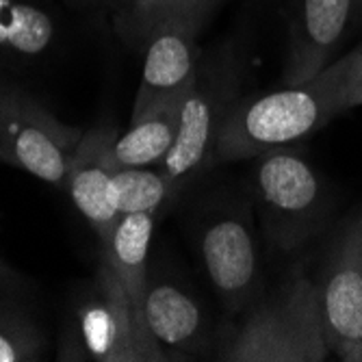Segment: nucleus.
I'll use <instances>...</instances> for the list:
<instances>
[{
	"label": "nucleus",
	"mask_w": 362,
	"mask_h": 362,
	"mask_svg": "<svg viewBox=\"0 0 362 362\" xmlns=\"http://www.w3.org/2000/svg\"><path fill=\"white\" fill-rule=\"evenodd\" d=\"M351 52L304 83L235 100L219 128L215 158L241 160L298 141L345 113V78Z\"/></svg>",
	"instance_id": "nucleus-1"
},
{
	"label": "nucleus",
	"mask_w": 362,
	"mask_h": 362,
	"mask_svg": "<svg viewBox=\"0 0 362 362\" xmlns=\"http://www.w3.org/2000/svg\"><path fill=\"white\" fill-rule=\"evenodd\" d=\"M330 354L319 286L304 276L284 284L243 321L221 351L233 362H321Z\"/></svg>",
	"instance_id": "nucleus-2"
},
{
	"label": "nucleus",
	"mask_w": 362,
	"mask_h": 362,
	"mask_svg": "<svg viewBox=\"0 0 362 362\" xmlns=\"http://www.w3.org/2000/svg\"><path fill=\"white\" fill-rule=\"evenodd\" d=\"M83 130L61 124L30 95L0 91V160L35 178L65 187Z\"/></svg>",
	"instance_id": "nucleus-3"
},
{
	"label": "nucleus",
	"mask_w": 362,
	"mask_h": 362,
	"mask_svg": "<svg viewBox=\"0 0 362 362\" xmlns=\"http://www.w3.org/2000/svg\"><path fill=\"white\" fill-rule=\"evenodd\" d=\"M256 187L272 239L284 250L306 241L325 211L323 185L310 163L284 148L260 154Z\"/></svg>",
	"instance_id": "nucleus-4"
},
{
	"label": "nucleus",
	"mask_w": 362,
	"mask_h": 362,
	"mask_svg": "<svg viewBox=\"0 0 362 362\" xmlns=\"http://www.w3.org/2000/svg\"><path fill=\"white\" fill-rule=\"evenodd\" d=\"M76 334L81 354L91 360H170L158 343L144 332L128 295L107 258L100 260L93 293L78 308Z\"/></svg>",
	"instance_id": "nucleus-5"
},
{
	"label": "nucleus",
	"mask_w": 362,
	"mask_h": 362,
	"mask_svg": "<svg viewBox=\"0 0 362 362\" xmlns=\"http://www.w3.org/2000/svg\"><path fill=\"white\" fill-rule=\"evenodd\" d=\"M230 105L233 100H230L223 83L204 81L197 72L195 83L182 100L176 139L165 158L156 165L172 189L182 185L195 172H200L206 165L209 156L215 154L217 135Z\"/></svg>",
	"instance_id": "nucleus-6"
},
{
	"label": "nucleus",
	"mask_w": 362,
	"mask_h": 362,
	"mask_svg": "<svg viewBox=\"0 0 362 362\" xmlns=\"http://www.w3.org/2000/svg\"><path fill=\"white\" fill-rule=\"evenodd\" d=\"M354 0H291V44L284 81L304 83L330 65L343 42Z\"/></svg>",
	"instance_id": "nucleus-7"
},
{
	"label": "nucleus",
	"mask_w": 362,
	"mask_h": 362,
	"mask_svg": "<svg viewBox=\"0 0 362 362\" xmlns=\"http://www.w3.org/2000/svg\"><path fill=\"white\" fill-rule=\"evenodd\" d=\"M325 339L341 354L362 341V228H351L319 286Z\"/></svg>",
	"instance_id": "nucleus-8"
},
{
	"label": "nucleus",
	"mask_w": 362,
	"mask_h": 362,
	"mask_svg": "<svg viewBox=\"0 0 362 362\" xmlns=\"http://www.w3.org/2000/svg\"><path fill=\"white\" fill-rule=\"evenodd\" d=\"M202 258L213 286L230 310L243 308L258 280V252L245 219L221 217L204 228Z\"/></svg>",
	"instance_id": "nucleus-9"
},
{
	"label": "nucleus",
	"mask_w": 362,
	"mask_h": 362,
	"mask_svg": "<svg viewBox=\"0 0 362 362\" xmlns=\"http://www.w3.org/2000/svg\"><path fill=\"white\" fill-rule=\"evenodd\" d=\"M117 135L111 128H91L83 135L65 180L74 206L105 243L119 217L109 200V185L119 168L113 156Z\"/></svg>",
	"instance_id": "nucleus-10"
},
{
	"label": "nucleus",
	"mask_w": 362,
	"mask_h": 362,
	"mask_svg": "<svg viewBox=\"0 0 362 362\" xmlns=\"http://www.w3.org/2000/svg\"><path fill=\"white\" fill-rule=\"evenodd\" d=\"M197 33L182 24H165L144 42V74L133 105L139 117L152 105L187 91L197 78Z\"/></svg>",
	"instance_id": "nucleus-11"
},
{
	"label": "nucleus",
	"mask_w": 362,
	"mask_h": 362,
	"mask_svg": "<svg viewBox=\"0 0 362 362\" xmlns=\"http://www.w3.org/2000/svg\"><path fill=\"white\" fill-rule=\"evenodd\" d=\"M144 321L158 347L172 356L193 351L204 339V315L189 293L172 282L150 284L144 300Z\"/></svg>",
	"instance_id": "nucleus-12"
},
{
	"label": "nucleus",
	"mask_w": 362,
	"mask_h": 362,
	"mask_svg": "<svg viewBox=\"0 0 362 362\" xmlns=\"http://www.w3.org/2000/svg\"><path fill=\"white\" fill-rule=\"evenodd\" d=\"M154 230V213H126L119 215L109 239L103 243V258L117 274L135 317L148 337L150 330L144 321V300L148 291V247Z\"/></svg>",
	"instance_id": "nucleus-13"
},
{
	"label": "nucleus",
	"mask_w": 362,
	"mask_h": 362,
	"mask_svg": "<svg viewBox=\"0 0 362 362\" xmlns=\"http://www.w3.org/2000/svg\"><path fill=\"white\" fill-rule=\"evenodd\" d=\"M187 91L165 98L139 117L130 119L126 133L117 135L113 144V156L119 168H152L165 158L178 133L180 109Z\"/></svg>",
	"instance_id": "nucleus-14"
},
{
	"label": "nucleus",
	"mask_w": 362,
	"mask_h": 362,
	"mask_svg": "<svg viewBox=\"0 0 362 362\" xmlns=\"http://www.w3.org/2000/svg\"><path fill=\"white\" fill-rule=\"evenodd\" d=\"M57 40L52 16L28 0H0V59L33 63Z\"/></svg>",
	"instance_id": "nucleus-15"
},
{
	"label": "nucleus",
	"mask_w": 362,
	"mask_h": 362,
	"mask_svg": "<svg viewBox=\"0 0 362 362\" xmlns=\"http://www.w3.org/2000/svg\"><path fill=\"white\" fill-rule=\"evenodd\" d=\"M215 5L217 0H117L115 24L130 44L144 46L165 24H182L197 33Z\"/></svg>",
	"instance_id": "nucleus-16"
},
{
	"label": "nucleus",
	"mask_w": 362,
	"mask_h": 362,
	"mask_svg": "<svg viewBox=\"0 0 362 362\" xmlns=\"http://www.w3.org/2000/svg\"><path fill=\"white\" fill-rule=\"evenodd\" d=\"M170 193L172 185L158 168H117L109 185V200L119 215L156 213Z\"/></svg>",
	"instance_id": "nucleus-17"
},
{
	"label": "nucleus",
	"mask_w": 362,
	"mask_h": 362,
	"mask_svg": "<svg viewBox=\"0 0 362 362\" xmlns=\"http://www.w3.org/2000/svg\"><path fill=\"white\" fill-rule=\"evenodd\" d=\"M42 349V339L30 323L16 315L0 313V362L35 360Z\"/></svg>",
	"instance_id": "nucleus-18"
},
{
	"label": "nucleus",
	"mask_w": 362,
	"mask_h": 362,
	"mask_svg": "<svg viewBox=\"0 0 362 362\" xmlns=\"http://www.w3.org/2000/svg\"><path fill=\"white\" fill-rule=\"evenodd\" d=\"M345 111L354 107H362V46L351 50V65L345 78Z\"/></svg>",
	"instance_id": "nucleus-19"
},
{
	"label": "nucleus",
	"mask_w": 362,
	"mask_h": 362,
	"mask_svg": "<svg viewBox=\"0 0 362 362\" xmlns=\"http://www.w3.org/2000/svg\"><path fill=\"white\" fill-rule=\"evenodd\" d=\"M339 356H341L343 360H347V362H362V341L356 343V345H351V347H347V349L341 351Z\"/></svg>",
	"instance_id": "nucleus-20"
},
{
	"label": "nucleus",
	"mask_w": 362,
	"mask_h": 362,
	"mask_svg": "<svg viewBox=\"0 0 362 362\" xmlns=\"http://www.w3.org/2000/svg\"><path fill=\"white\" fill-rule=\"evenodd\" d=\"M3 89H5V85H0V91H3Z\"/></svg>",
	"instance_id": "nucleus-21"
},
{
	"label": "nucleus",
	"mask_w": 362,
	"mask_h": 362,
	"mask_svg": "<svg viewBox=\"0 0 362 362\" xmlns=\"http://www.w3.org/2000/svg\"><path fill=\"white\" fill-rule=\"evenodd\" d=\"M111 3H113V5H115V0H111Z\"/></svg>",
	"instance_id": "nucleus-22"
},
{
	"label": "nucleus",
	"mask_w": 362,
	"mask_h": 362,
	"mask_svg": "<svg viewBox=\"0 0 362 362\" xmlns=\"http://www.w3.org/2000/svg\"><path fill=\"white\" fill-rule=\"evenodd\" d=\"M115 3H117V0H115ZM113 7H115V5H113Z\"/></svg>",
	"instance_id": "nucleus-23"
}]
</instances>
